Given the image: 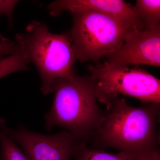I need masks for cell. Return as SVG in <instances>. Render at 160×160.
Returning <instances> with one entry per match:
<instances>
[{"label": "cell", "instance_id": "1", "mask_svg": "<svg viewBox=\"0 0 160 160\" xmlns=\"http://www.w3.org/2000/svg\"><path fill=\"white\" fill-rule=\"evenodd\" d=\"M54 98L45 114V127H62L82 142L97 130L106 112L98 104L94 80L75 73L58 80L52 87Z\"/></svg>", "mask_w": 160, "mask_h": 160}, {"label": "cell", "instance_id": "2", "mask_svg": "<svg viewBox=\"0 0 160 160\" xmlns=\"http://www.w3.org/2000/svg\"><path fill=\"white\" fill-rule=\"evenodd\" d=\"M106 106L108 112L93 134L96 146L132 153L158 149L156 125L160 104L135 108L118 97Z\"/></svg>", "mask_w": 160, "mask_h": 160}, {"label": "cell", "instance_id": "3", "mask_svg": "<svg viewBox=\"0 0 160 160\" xmlns=\"http://www.w3.org/2000/svg\"><path fill=\"white\" fill-rule=\"evenodd\" d=\"M15 39L35 65L43 94L52 92L58 80L75 73L76 58L68 33H52L45 24L34 20L26 26L25 33L16 35Z\"/></svg>", "mask_w": 160, "mask_h": 160}, {"label": "cell", "instance_id": "4", "mask_svg": "<svg viewBox=\"0 0 160 160\" xmlns=\"http://www.w3.org/2000/svg\"><path fill=\"white\" fill-rule=\"evenodd\" d=\"M68 32L76 60L80 62H98L118 49L126 33L132 29L107 15L93 11L72 14Z\"/></svg>", "mask_w": 160, "mask_h": 160}, {"label": "cell", "instance_id": "5", "mask_svg": "<svg viewBox=\"0 0 160 160\" xmlns=\"http://www.w3.org/2000/svg\"><path fill=\"white\" fill-rule=\"evenodd\" d=\"M87 69L94 80L98 101L106 104L120 95L138 99L143 103L160 104V81L146 70L111 66L106 62Z\"/></svg>", "mask_w": 160, "mask_h": 160}, {"label": "cell", "instance_id": "6", "mask_svg": "<svg viewBox=\"0 0 160 160\" xmlns=\"http://www.w3.org/2000/svg\"><path fill=\"white\" fill-rule=\"evenodd\" d=\"M6 131L30 160H71L82 142L66 130L53 135L43 134L21 124L15 129L7 125Z\"/></svg>", "mask_w": 160, "mask_h": 160}, {"label": "cell", "instance_id": "7", "mask_svg": "<svg viewBox=\"0 0 160 160\" xmlns=\"http://www.w3.org/2000/svg\"><path fill=\"white\" fill-rule=\"evenodd\" d=\"M109 65L119 67L160 66V28L140 31L132 29L115 51L106 57Z\"/></svg>", "mask_w": 160, "mask_h": 160}, {"label": "cell", "instance_id": "8", "mask_svg": "<svg viewBox=\"0 0 160 160\" xmlns=\"http://www.w3.org/2000/svg\"><path fill=\"white\" fill-rule=\"evenodd\" d=\"M131 5L122 0H58L50 3L48 10L54 17L64 11L72 14L96 12L114 18L131 28L145 30L142 22L132 10Z\"/></svg>", "mask_w": 160, "mask_h": 160}, {"label": "cell", "instance_id": "9", "mask_svg": "<svg viewBox=\"0 0 160 160\" xmlns=\"http://www.w3.org/2000/svg\"><path fill=\"white\" fill-rule=\"evenodd\" d=\"M147 152L132 153L120 151L116 154H113L89 148L82 142L80 144L73 158V160H142L144 155Z\"/></svg>", "mask_w": 160, "mask_h": 160}, {"label": "cell", "instance_id": "10", "mask_svg": "<svg viewBox=\"0 0 160 160\" xmlns=\"http://www.w3.org/2000/svg\"><path fill=\"white\" fill-rule=\"evenodd\" d=\"M131 9L145 29L160 28V0H138Z\"/></svg>", "mask_w": 160, "mask_h": 160}, {"label": "cell", "instance_id": "11", "mask_svg": "<svg viewBox=\"0 0 160 160\" xmlns=\"http://www.w3.org/2000/svg\"><path fill=\"white\" fill-rule=\"evenodd\" d=\"M6 120L0 117V160H30L6 133Z\"/></svg>", "mask_w": 160, "mask_h": 160}, {"label": "cell", "instance_id": "12", "mask_svg": "<svg viewBox=\"0 0 160 160\" xmlns=\"http://www.w3.org/2000/svg\"><path fill=\"white\" fill-rule=\"evenodd\" d=\"M18 47L13 53L0 59V79L16 72L29 69L28 65L30 62L28 56L22 47Z\"/></svg>", "mask_w": 160, "mask_h": 160}, {"label": "cell", "instance_id": "13", "mask_svg": "<svg viewBox=\"0 0 160 160\" xmlns=\"http://www.w3.org/2000/svg\"><path fill=\"white\" fill-rule=\"evenodd\" d=\"M18 1H0V15L5 14L11 23L12 12Z\"/></svg>", "mask_w": 160, "mask_h": 160}, {"label": "cell", "instance_id": "14", "mask_svg": "<svg viewBox=\"0 0 160 160\" xmlns=\"http://www.w3.org/2000/svg\"><path fill=\"white\" fill-rule=\"evenodd\" d=\"M18 49L16 43L0 41V59L8 56L14 52Z\"/></svg>", "mask_w": 160, "mask_h": 160}, {"label": "cell", "instance_id": "15", "mask_svg": "<svg viewBox=\"0 0 160 160\" xmlns=\"http://www.w3.org/2000/svg\"><path fill=\"white\" fill-rule=\"evenodd\" d=\"M142 160H160V154L158 149L149 152L144 155Z\"/></svg>", "mask_w": 160, "mask_h": 160}, {"label": "cell", "instance_id": "16", "mask_svg": "<svg viewBox=\"0 0 160 160\" xmlns=\"http://www.w3.org/2000/svg\"><path fill=\"white\" fill-rule=\"evenodd\" d=\"M0 41H2V42H10V41L9 39L3 37L1 33H0Z\"/></svg>", "mask_w": 160, "mask_h": 160}]
</instances>
